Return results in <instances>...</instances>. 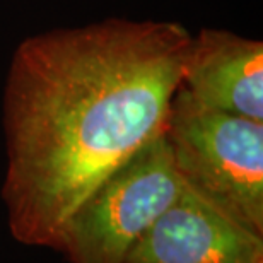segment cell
Listing matches in <instances>:
<instances>
[{"label": "cell", "mask_w": 263, "mask_h": 263, "mask_svg": "<svg viewBox=\"0 0 263 263\" xmlns=\"http://www.w3.org/2000/svg\"><path fill=\"white\" fill-rule=\"evenodd\" d=\"M190 40L175 21L109 17L17 45L4 89L2 198L19 243L55 250L79 203L164 134Z\"/></svg>", "instance_id": "1"}, {"label": "cell", "mask_w": 263, "mask_h": 263, "mask_svg": "<svg viewBox=\"0 0 263 263\" xmlns=\"http://www.w3.org/2000/svg\"><path fill=\"white\" fill-rule=\"evenodd\" d=\"M164 139L188 190L263 234V122L203 106L180 86Z\"/></svg>", "instance_id": "2"}, {"label": "cell", "mask_w": 263, "mask_h": 263, "mask_svg": "<svg viewBox=\"0 0 263 263\" xmlns=\"http://www.w3.org/2000/svg\"><path fill=\"white\" fill-rule=\"evenodd\" d=\"M183 183L164 134L106 176L62 226L68 263H123L137 241L176 202Z\"/></svg>", "instance_id": "3"}, {"label": "cell", "mask_w": 263, "mask_h": 263, "mask_svg": "<svg viewBox=\"0 0 263 263\" xmlns=\"http://www.w3.org/2000/svg\"><path fill=\"white\" fill-rule=\"evenodd\" d=\"M123 263H263V234L183 185L176 202L132 246Z\"/></svg>", "instance_id": "4"}, {"label": "cell", "mask_w": 263, "mask_h": 263, "mask_svg": "<svg viewBox=\"0 0 263 263\" xmlns=\"http://www.w3.org/2000/svg\"><path fill=\"white\" fill-rule=\"evenodd\" d=\"M181 87L217 111L263 122V43L203 28L188 43Z\"/></svg>", "instance_id": "5"}]
</instances>
